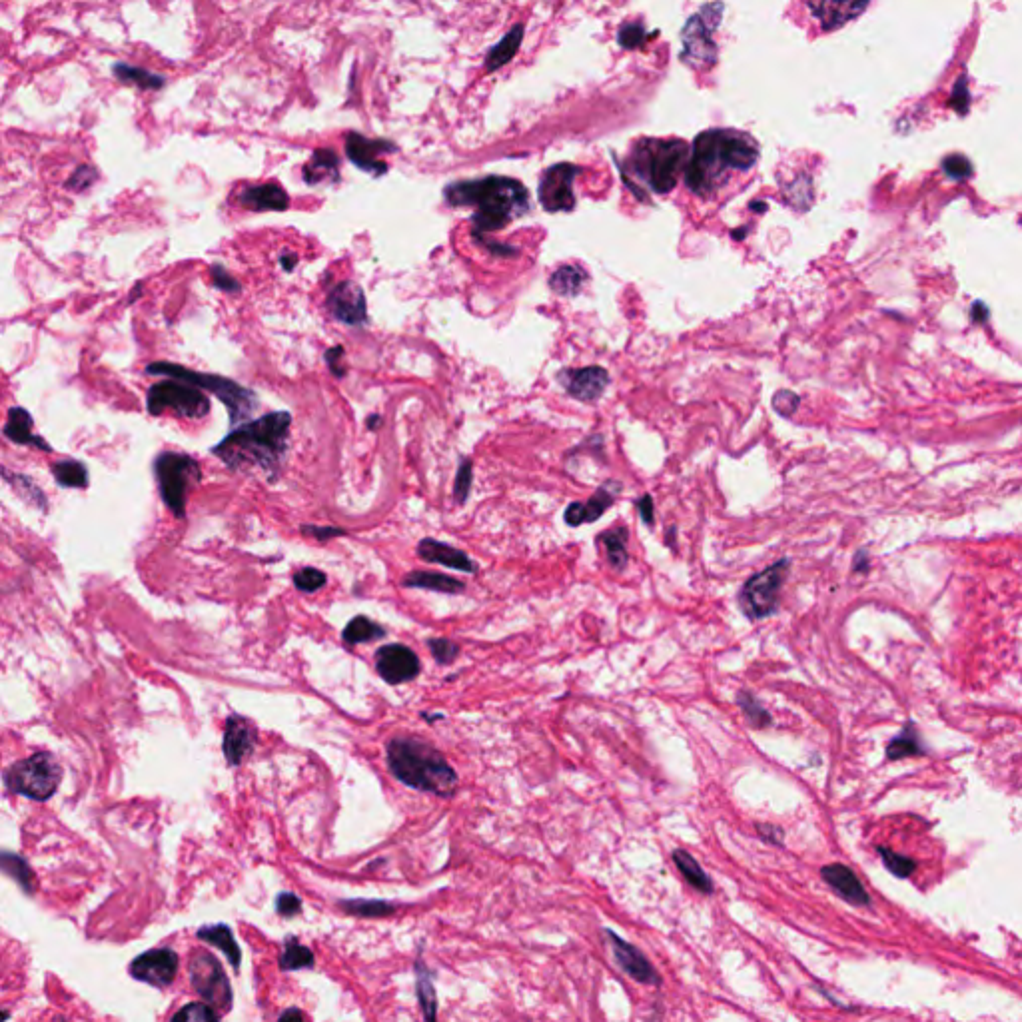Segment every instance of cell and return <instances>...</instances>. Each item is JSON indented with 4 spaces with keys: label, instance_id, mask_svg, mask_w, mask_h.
Masks as SVG:
<instances>
[{
    "label": "cell",
    "instance_id": "6da1fadb",
    "mask_svg": "<svg viewBox=\"0 0 1022 1022\" xmlns=\"http://www.w3.org/2000/svg\"><path fill=\"white\" fill-rule=\"evenodd\" d=\"M759 160L757 142L737 130L713 128L695 138L685 168V182L699 196L715 194L735 172H747Z\"/></svg>",
    "mask_w": 1022,
    "mask_h": 1022
},
{
    "label": "cell",
    "instance_id": "7a4b0ae2",
    "mask_svg": "<svg viewBox=\"0 0 1022 1022\" xmlns=\"http://www.w3.org/2000/svg\"><path fill=\"white\" fill-rule=\"evenodd\" d=\"M292 416L272 412L242 424L212 448V454L234 472L258 468L266 474L280 472L290 442Z\"/></svg>",
    "mask_w": 1022,
    "mask_h": 1022
},
{
    "label": "cell",
    "instance_id": "3957f363",
    "mask_svg": "<svg viewBox=\"0 0 1022 1022\" xmlns=\"http://www.w3.org/2000/svg\"><path fill=\"white\" fill-rule=\"evenodd\" d=\"M446 200L458 208H476V214L472 216L476 238L486 232L506 228L513 218L521 216L529 206L527 188L519 180L504 176H488L480 180L450 184L446 188Z\"/></svg>",
    "mask_w": 1022,
    "mask_h": 1022
},
{
    "label": "cell",
    "instance_id": "277c9868",
    "mask_svg": "<svg viewBox=\"0 0 1022 1022\" xmlns=\"http://www.w3.org/2000/svg\"><path fill=\"white\" fill-rule=\"evenodd\" d=\"M388 767L404 785L438 797H454L458 773L446 757L420 737H394L388 747Z\"/></svg>",
    "mask_w": 1022,
    "mask_h": 1022
},
{
    "label": "cell",
    "instance_id": "5b68a950",
    "mask_svg": "<svg viewBox=\"0 0 1022 1022\" xmlns=\"http://www.w3.org/2000/svg\"><path fill=\"white\" fill-rule=\"evenodd\" d=\"M689 146L683 140H641L629 152L627 166L655 194L671 192L689 162Z\"/></svg>",
    "mask_w": 1022,
    "mask_h": 1022
},
{
    "label": "cell",
    "instance_id": "8992f818",
    "mask_svg": "<svg viewBox=\"0 0 1022 1022\" xmlns=\"http://www.w3.org/2000/svg\"><path fill=\"white\" fill-rule=\"evenodd\" d=\"M146 374L166 376L170 380H180V382L196 386L200 390H208L228 408L230 424H242L244 420H248L252 416V412L258 406V396L252 390H248L224 376L200 374V372H194V370H188L184 366L170 364V362H154L146 368Z\"/></svg>",
    "mask_w": 1022,
    "mask_h": 1022
},
{
    "label": "cell",
    "instance_id": "52a82bcc",
    "mask_svg": "<svg viewBox=\"0 0 1022 1022\" xmlns=\"http://www.w3.org/2000/svg\"><path fill=\"white\" fill-rule=\"evenodd\" d=\"M60 781L62 767L48 751L34 753L10 765L4 773V785L12 793L32 801H48L56 793Z\"/></svg>",
    "mask_w": 1022,
    "mask_h": 1022
},
{
    "label": "cell",
    "instance_id": "ba28073f",
    "mask_svg": "<svg viewBox=\"0 0 1022 1022\" xmlns=\"http://www.w3.org/2000/svg\"><path fill=\"white\" fill-rule=\"evenodd\" d=\"M154 476L164 504L182 519L186 515L188 494L202 478L200 464L192 456L180 452H162L154 460Z\"/></svg>",
    "mask_w": 1022,
    "mask_h": 1022
},
{
    "label": "cell",
    "instance_id": "9c48e42d",
    "mask_svg": "<svg viewBox=\"0 0 1022 1022\" xmlns=\"http://www.w3.org/2000/svg\"><path fill=\"white\" fill-rule=\"evenodd\" d=\"M789 571L791 559L783 557L745 581L739 591V605L749 621L767 619L779 609L781 589L789 577Z\"/></svg>",
    "mask_w": 1022,
    "mask_h": 1022
},
{
    "label": "cell",
    "instance_id": "30bf717a",
    "mask_svg": "<svg viewBox=\"0 0 1022 1022\" xmlns=\"http://www.w3.org/2000/svg\"><path fill=\"white\" fill-rule=\"evenodd\" d=\"M146 408L150 416H162L174 412L180 418L202 420L210 414V400L206 394L180 380H164L148 388Z\"/></svg>",
    "mask_w": 1022,
    "mask_h": 1022
},
{
    "label": "cell",
    "instance_id": "8fae6325",
    "mask_svg": "<svg viewBox=\"0 0 1022 1022\" xmlns=\"http://www.w3.org/2000/svg\"><path fill=\"white\" fill-rule=\"evenodd\" d=\"M723 4H707L699 14H693L683 28V52L681 60L695 68H709L715 64L717 48L713 42V30L721 20Z\"/></svg>",
    "mask_w": 1022,
    "mask_h": 1022
},
{
    "label": "cell",
    "instance_id": "7c38bea8",
    "mask_svg": "<svg viewBox=\"0 0 1022 1022\" xmlns=\"http://www.w3.org/2000/svg\"><path fill=\"white\" fill-rule=\"evenodd\" d=\"M190 975L192 985L200 997L208 1001L210 1007L228 1009L232 1005V993L230 983L224 977V971L220 963L212 955H198L190 963Z\"/></svg>",
    "mask_w": 1022,
    "mask_h": 1022
},
{
    "label": "cell",
    "instance_id": "4fadbf2b",
    "mask_svg": "<svg viewBox=\"0 0 1022 1022\" xmlns=\"http://www.w3.org/2000/svg\"><path fill=\"white\" fill-rule=\"evenodd\" d=\"M579 168L567 162L547 168L539 182V202L547 212H569L575 206L573 180Z\"/></svg>",
    "mask_w": 1022,
    "mask_h": 1022
},
{
    "label": "cell",
    "instance_id": "5bb4252c",
    "mask_svg": "<svg viewBox=\"0 0 1022 1022\" xmlns=\"http://www.w3.org/2000/svg\"><path fill=\"white\" fill-rule=\"evenodd\" d=\"M392 152H398V146L390 140L366 138L360 132H350L346 136V156L362 172L384 176L388 172V164L382 160V156Z\"/></svg>",
    "mask_w": 1022,
    "mask_h": 1022
},
{
    "label": "cell",
    "instance_id": "9a60e30c",
    "mask_svg": "<svg viewBox=\"0 0 1022 1022\" xmlns=\"http://www.w3.org/2000/svg\"><path fill=\"white\" fill-rule=\"evenodd\" d=\"M376 669L386 683L400 685L416 679L422 671V665L418 655L410 647L402 643H392L378 649Z\"/></svg>",
    "mask_w": 1022,
    "mask_h": 1022
},
{
    "label": "cell",
    "instance_id": "2e32d148",
    "mask_svg": "<svg viewBox=\"0 0 1022 1022\" xmlns=\"http://www.w3.org/2000/svg\"><path fill=\"white\" fill-rule=\"evenodd\" d=\"M330 314L346 326H364L368 322V306L362 288L350 280L336 284L328 294Z\"/></svg>",
    "mask_w": 1022,
    "mask_h": 1022
},
{
    "label": "cell",
    "instance_id": "e0dca14e",
    "mask_svg": "<svg viewBox=\"0 0 1022 1022\" xmlns=\"http://www.w3.org/2000/svg\"><path fill=\"white\" fill-rule=\"evenodd\" d=\"M178 971V957L170 949H154L140 955L130 965V975L136 981L148 983L152 987H168Z\"/></svg>",
    "mask_w": 1022,
    "mask_h": 1022
},
{
    "label": "cell",
    "instance_id": "ac0fdd59",
    "mask_svg": "<svg viewBox=\"0 0 1022 1022\" xmlns=\"http://www.w3.org/2000/svg\"><path fill=\"white\" fill-rule=\"evenodd\" d=\"M605 935L611 943L615 963L621 967V971L627 977H631L633 981H637L641 985H661V977L657 975L653 965L647 961V957L637 947L623 941L619 935H615L609 929L605 931Z\"/></svg>",
    "mask_w": 1022,
    "mask_h": 1022
},
{
    "label": "cell",
    "instance_id": "d6986e66",
    "mask_svg": "<svg viewBox=\"0 0 1022 1022\" xmlns=\"http://www.w3.org/2000/svg\"><path fill=\"white\" fill-rule=\"evenodd\" d=\"M258 741V729L252 721L240 715H230L226 719L224 737H222V751L232 767H238L244 763V759L254 751Z\"/></svg>",
    "mask_w": 1022,
    "mask_h": 1022
},
{
    "label": "cell",
    "instance_id": "ffe728a7",
    "mask_svg": "<svg viewBox=\"0 0 1022 1022\" xmlns=\"http://www.w3.org/2000/svg\"><path fill=\"white\" fill-rule=\"evenodd\" d=\"M619 494H621L619 482H615V480L605 482L587 502H573L571 506H567V510L563 513L565 523L571 527H579L583 523H595L605 511L615 504Z\"/></svg>",
    "mask_w": 1022,
    "mask_h": 1022
},
{
    "label": "cell",
    "instance_id": "44dd1931",
    "mask_svg": "<svg viewBox=\"0 0 1022 1022\" xmlns=\"http://www.w3.org/2000/svg\"><path fill=\"white\" fill-rule=\"evenodd\" d=\"M559 380L563 382L567 394L579 402L599 400L609 386V374L599 366L561 372Z\"/></svg>",
    "mask_w": 1022,
    "mask_h": 1022
},
{
    "label": "cell",
    "instance_id": "7402d4cb",
    "mask_svg": "<svg viewBox=\"0 0 1022 1022\" xmlns=\"http://www.w3.org/2000/svg\"><path fill=\"white\" fill-rule=\"evenodd\" d=\"M821 877L849 905H855V907H869L871 905V899H869L865 887L861 885V881L857 879V875L849 867H845L841 863L827 865V867L821 869Z\"/></svg>",
    "mask_w": 1022,
    "mask_h": 1022
},
{
    "label": "cell",
    "instance_id": "603a6c76",
    "mask_svg": "<svg viewBox=\"0 0 1022 1022\" xmlns=\"http://www.w3.org/2000/svg\"><path fill=\"white\" fill-rule=\"evenodd\" d=\"M418 555L428 563H440L444 567L464 571V573H478V563L466 555L462 549H456L448 543H442L438 539H422L418 543Z\"/></svg>",
    "mask_w": 1022,
    "mask_h": 1022
},
{
    "label": "cell",
    "instance_id": "cb8c5ba5",
    "mask_svg": "<svg viewBox=\"0 0 1022 1022\" xmlns=\"http://www.w3.org/2000/svg\"><path fill=\"white\" fill-rule=\"evenodd\" d=\"M238 198L240 204L252 212H284L290 206L288 194L272 182L244 188Z\"/></svg>",
    "mask_w": 1022,
    "mask_h": 1022
},
{
    "label": "cell",
    "instance_id": "d4e9b609",
    "mask_svg": "<svg viewBox=\"0 0 1022 1022\" xmlns=\"http://www.w3.org/2000/svg\"><path fill=\"white\" fill-rule=\"evenodd\" d=\"M304 182L318 186L324 182H336L340 178V158L332 148H318L302 168Z\"/></svg>",
    "mask_w": 1022,
    "mask_h": 1022
},
{
    "label": "cell",
    "instance_id": "484cf974",
    "mask_svg": "<svg viewBox=\"0 0 1022 1022\" xmlns=\"http://www.w3.org/2000/svg\"><path fill=\"white\" fill-rule=\"evenodd\" d=\"M32 428H34L32 416L24 408L16 406V408L8 410V418L4 424V436L10 442H14L18 446H36L44 452H52V448L40 436L32 434Z\"/></svg>",
    "mask_w": 1022,
    "mask_h": 1022
},
{
    "label": "cell",
    "instance_id": "4316f807",
    "mask_svg": "<svg viewBox=\"0 0 1022 1022\" xmlns=\"http://www.w3.org/2000/svg\"><path fill=\"white\" fill-rule=\"evenodd\" d=\"M809 8L821 20L825 30L843 26L867 8V2H811Z\"/></svg>",
    "mask_w": 1022,
    "mask_h": 1022
},
{
    "label": "cell",
    "instance_id": "83f0119b",
    "mask_svg": "<svg viewBox=\"0 0 1022 1022\" xmlns=\"http://www.w3.org/2000/svg\"><path fill=\"white\" fill-rule=\"evenodd\" d=\"M404 585L438 591V593H452V595L462 593L466 589L464 581L444 575V573H436V571H412L404 577Z\"/></svg>",
    "mask_w": 1022,
    "mask_h": 1022
},
{
    "label": "cell",
    "instance_id": "f1b7e54d",
    "mask_svg": "<svg viewBox=\"0 0 1022 1022\" xmlns=\"http://www.w3.org/2000/svg\"><path fill=\"white\" fill-rule=\"evenodd\" d=\"M627 539H629V535H627V529L623 525L605 529L597 537V545H601L605 549L609 565L613 569H617V571H623L627 567V563H629Z\"/></svg>",
    "mask_w": 1022,
    "mask_h": 1022
},
{
    "label": "cell",
    "instance_id": "f546056e",
    "mask_svg": "<svg viewBox=\"0 0 1022 1022\" xmlns=\"http://www.w3.org/2000/svg\"><path fill=\"white\" fill-rule=\"evenodd\" d=\"M112 74L116 76L118 82L136 86L140 90H160L166 84L164 76L154 74V72L134 66V64H126V62H116L112 66Z\"/></svg>",
    "mask_w": 1022,
    "mask_h": 1022
},
{
    "label": "cell",
    "instance_id": "4dcf8cb0",
    "mask_svg": "<svg viewBox=\"0 0 1022 1022\" xmlns=\"http://www.w3.org/2000/svg\"><path fill=\"white\" fill-rule=\"evenodd\" d=\"M673 863L675 867L679 869V873L687 879V883L697 889L699 893L703 895H713L715 887L711 883V879L707 877V873L703 871V867L695 861V857H691L687 851L683 849H677L673 851Z\"/></svg>",
    "mask_w": 1022,
    "mask_h": 1022
},
{
    "label": "cell",
    "instance_id": "1f68e13d",
    "mask_svg": "<svg viewBox=\"0 0 1022 1022\" xmlns=\"http://www.w3.org/2000/svg\"><path fill=\"white\" fill-rule=\"evenodd\" d=\"M521 40H523V24H517V26H513V28H511L510 34H508L504 40H500V42H498V44L490 50V54H488V58H486V70H488V72H494V70H498V68L506 66V64L510 62L511 58L517 54Z\"/></svg>",
    "mask_w": 1022,
    "mask_h": 1022
},
{
    "label": "cell",
    "instance_id": "d6a6232c",
    "mask_svg": "<svg viewBox=\"0 0 1022 1022\" xmlns=\"http://www.w3.org/2000/svg\"><path fill=\"white\" fill-rule=\"evenodd\" d=\"M384 635H386V629H384L382 625L374 623L372 619L364 617V615L354 617V619L346 625V629H344V633H342V637H344V641H346L348 645L370 643V641L382 639Z\"/></svg>",
    "mask_w": 1022,
    "mask_h": 1022
},
{
    "label": "cell",
    "instance_id": "836d02e7",
    "mask_svg": "<svg viewBox=\"0 0 1022 1022\" xmlns=\"http://www.w3.org/2000/svg\"><path fill=\"white\" fill-rule=\"evenodd\" d=\"M52 476L62 488L84 490L88 486V470L76 460H60L52 466Z\"/></svg>",
    "mask_w": 1022,
    "mask_h": 1022
},
{
    "label": "cell",
    "instance_id": "e575fe53",
    "mask_svg": "<svg viewBox=\"0 0 1022 1022\" xmlns=\"http://www.w3.org/2000/svg\"><path fill=\"white\" fill-rule=\"evenodd\" d=\"M737 705L751 729H765L773 723V717L769 715V711L755 699V695L751 691L741 689L737 693Z\"/></svg>",
    "mask_w": 1022,
    "mask_h": 1022
},
{
    "label": "cell",
    "instance_id": "d590c367",
    "mask_svg": "<svg viewBox=\"0 0 1022 1022\" xmlns=\"http://www.w3.org/2000/svg\"><path fill=\"white\" fill-rule=\"evenodd\" d=\"M925 749L921 747V739L915 731L913 725H907L903 729L901 735H897L889 747H887V755L889 759L893 761H899V759H905V757H913V755H923Z\"/></svg>",
    "mask_w": 1022,
    "mask_h": 1022
},
{
    "label": "cell",
    "instance_id": "8d00e7d4",
    "mask_svg": "<svg viewBox=\"0 0 1022 1022\" xmlns=\"http://www.w3.org/2000/svg\"><path fill=\"white\" fill-rule=\"evenodd\" d=\"M583 282H585V272H581L575 266H563L549 278V286L559 296L579 294V290L583 288Z\"/></svg>",
    "mask_w": 1022,
    "mask_h": 1022
},
{
    "label": "cell",
    "instance_id": "74e56055",
    "mask_svg": "<svg viewBox=\"0 0 1022 1022\" xmlns=\"http://www.w3.org/2000/svg\"><path fill=\"white\" fill-rule=\"evenodd\" d=\"M198 937H200V939H204V941H208V943H212V945H216L220 951H224V953H226V957L230 959L232 967H238V965H240V949L236 947L234 937H232V933H230V929H228V927H222V925H218V927H206V929H202V931L198 933Z\"/></svg>",
    "mask_w": 1022,
    "mask_h": 1022
},
{
    "label": "cell",
    "instance_id": "f35d334b",
    "mask_svg": "<svg viewBox=\"0 0 1022 1022\" xmlns=\"http://www.w3.org/2000/svg\"><path fill=\"white\" fill-rule=\"evenodd\" d=\"M472 482H474V462L464 458L460 462V468H458V476H456V484H454V498H456V504L464 506L470 498V492H472Z\"/></svg>",
    "mask_w": 1022,
    "mask_h": 1022
},
{
    "label": "cell",
    "instance_id": "ab89813d",
    "mask_svg": "<svg viewBox=\"0 0 1022 1022\" xmlns=\"http://www.w3.org/2000/svg\"><path fill=\"white\" fill-rule=\"evenodd\" d=\"M879 853H881V857H883L885 867H887L891 873H895L897 877H901V879L911 877V875L915 873V869H917V863H915L913 859L903 857V855H899V853H895V851H889L887 847H879Z\"/></svg>",
    "mask_w": 1022,
    "mask_h": 1022
},
{
    "label": "cell",
    "instance_id": "60d3db41",
    "mask_svg": "<svg viewBox=\"0 0 1022 1022\" xmlns=\"http://www.w3.org/2000/svg\"><path fill=\"white\" fill-rule=\"evenodd\" d=\"M172 1022H218V1015L210 1005L192 1003L180 1009Z\"/></svg>",
    "mask_w": 1022,
    "mask_h": 1022
},
{
    "label": "cell",
    "instance_id": "b9f144b4",
    "mask_svg": "<svg viewBox=\"0 0 1022 1022\" xmlns=\"http://www.w3.org/2000/svg\"><path fill=\"white\" fill-rule=\"evenodd\" d=\"M428 647L434 655V659L440 663V665H450L456 661V657L460 655V645L446 639V637H434V639H428Z\"/></svg>",
    "mask_w": 1022,
    "mask_h": 1022
},
{
    "label": "cell",
    "instance_id": "7bdbcfd3",
    "mask_svg": "<svg viewBox=\"0 0 1022 1022\" xmlns=\"http://www.w3.org/2000/svg\"><path fill=\"white\" fill-rule=\"evenodd\" d=\"M326 573L314 567H304L294 575V585L304 593H314L326 585Z\"/></svg>",
    "mask_w": 1022,
    "mask_h": 1022
},
{
    "label": "cell",
    "instance_id": "ee69618b",
    "mask_svg": "<svg viewBox=\"0 0 1022 1022\" xmlns=\"http://www.w3.org/2000/svg\"><path fill=\"white\" fill-rule=\"evenodd\" d=\"M943 170L953 180H967L973 174V164L959 154H951L943 160Z\"/></svg>",
    "mask_w": 1022,
    "mask_h": 1022
},
{
    "label": "cell",
    "instance_id": "f6af8a7d",
    "mask_svg": "<svg viewBox=\"0 0 1022 1022\" xmlns=\"http://www.w3.org/2000/svg\"><path fill=\"white\" fill-rule=\"evenodd\" d=\"M96 178H98V172H96L92 166L82 164V166H78V168L74 170V174L66 180V184H64V186H66L68 190L84 192V190H88V188L96 182Z\"/></svg>",
    "mask_w": 1022,
    "mask_h": 1022
},
{
    "label": "cell",
    "instance_id": "bcb514c9",
    "mask_svg": "<svg viewBox=\"0 0 1022 1022\" xmlns=\"http://www.w3.org/2000/svg\"><path fill=\"white\" fill-rule=\"evenodd\" d=\"M647 40V32L645 28L639 24V22H631V24H625L621 30H619V44L623 48H639L643 46Z\"/></svg>",
    "mask_w": 1022,
    "mask_h": 1022
},
{
    "label": "cell",
    "instance_id": "7dc6e473",
    "mask_svg": "<svg viewBox=\"0 0 1022 1022\" xmlns=\"http://www.w3.org/2000/svg\"><path fill=\"white\" fill-rule=\"evenodd\" d=\"M210 276H212V282L218 290L222 292H228V294H238L242 290L240 282L220 264H212L210 266Z\"/></svg>",
    "mask_w": 1022,
    "mask_h": 1022
},
{
    "label": "cell",
    "instance_id": "c3c4849f",
    "mask_svg": "<svg viewBox=\"0 0 1022 1022\" xmlns=\"http://www.w3.org/2000/svg\"><path fill=\"white\" fill-rule=\"evenodd\" d=\"M314 963L312 959V953L300 945H288L284 957H282V967L286 969H302V967H310Z\"/></svg>",
    "mask_w": 1022,
    "mask_h": 1022
},
{
    "label": "cell",
    "instance_id": "681fc988",
    "mask_svg": "<svg viewBox=\"0 0 1022 1022\" xmlns=\"http://www.w3.org/2000/svg\"><path fill=\"white\" fill-rule=\"evenodd\" d=\"M773 408H775V412H777L779 416L789 418V416H793V414L797 412V408H799V396H797V394H793V392H789V390H781V392H777V394H775V398H773Z\"/></svg>",
    "mask_w": 1022,
    "mask_h": 1022
},
{
    "label": "cell",
    "instance_id": "f907efd6",
    "mask_svg": "<svg viewBox=\"0 0 1022 1022\" xmlns=\"http://www.w3.org/2000/svg\"><path fill=\"white\" fill-rule=\"evenodd\" d=\"M420 997H422V1005H424L428 1022H436V995H434V987L428 981V977H420Z\"/></svg>",
    "mask_w": 1022,
    "mask_h": 1022
},
{
    "label": "cell",
    "instance_id": "816d5d0a",
    "mask_svg": "<svg viewBox=\"0 0 1022 1022\" xmlns=\"http://www.w3.org/2000/svg\"><path fill=\"white\" fill-rule=\"evenodd\" d=\"M757 833L759 837L765 841V843H771V845H777L781 847L783 845V829L777 827V825H771V823H757Z\"/></svg>",
    "mask_w": 1022,
    "mask_h": 1022
},
{
    "label": "cell",
    "instance_id": "f5cc1de1",
    "mask_svg": "<svg viewBox=\"0 0 1022 1022\" xmlns=\"http://www.w3.org/2000/svg\"><path fill=\"white\" fill-rule=\"evenodd\" d=\"M342 360H344V348H342V346L330 348V350L326 352V364L330 366V370H332V374H334L336 378H344V376H346V368H344Z\"/></svg>",
    "mask_w": 1022,
    "mask_h": 1022
},
{
    "label": "cell",
    "instance_id": "db71d44e",
    "mask_svg": "<svg viewBox=\"0 0 1022 1022\" xmlns=\"http://www.w3.org/2000/svg\"><path fill=\"white\" fill-rule=\"evenodd\" d=\"M635 506H637V511H639V515H641L643 523L651 527V525L655 523V506H653V498H651L649 494H645V496H641V498L635 502Z\"/></svg>",
    "mask_w": 1022,
    "mask_h": 1022
},
{
    "label": "cell",
    "instance_id": "11a10c76",
    "mask_svg": "<svg viewBox=\"0 0 1022 1022\" xmlns=\"http://www.w3.org/2000/svg\"><path fill=\"white\" fill-rule=\"evenodd\" d=\"M302 533L312 535V537H316L320 541H326V539H332V537H338V535H346V531L338 529V527H312V525H304Z\"/></svg>",
    "mask_w": 1022,
    "mask_h": 1022
},
{
    "label": "cell",
    "instance_id": "9f6ffc18",
    "mask_svg": "<svg viewBox=\"0 0 1022 1022\" xmlns=\"http://www.w3.org/2000/svg\"><path fill=\"white\" fill-rule=\"evenodd\" d=\"M953 106L965 114L967 108H969V90H967V82L965 80H959L957 86H955V92H953Z\"/></svg>",
    "mask_w": 1022,
    "mask_h": 1022
},
{
    "label": "cell",
    "instance_id": "6f0895ef",
    "mask_svg": "<svg viewBox=\"0 0 1022 1022\" xmlns=\"http://www.w3.org/2000/svg\"><path fill=\"white\" fill-rule=\"evenodd\" d=\"M278 909L282 915H294L300 909V901L292 895H282L278 901Z\"/></svg>",
    "mask_w": 1022,
    "mask_h": 1022
},
{
    "label": "cell",
    "instance_id": "680465c9",
    "mask_svg": "<svg viewBox=\"0 0 1022 1022\" xmlns=\"http://www.w3.org/2000/svg\"><path fill=\"white\" fill-rule=\"evenodd\" d=\"M280 266H282L284 272H292L298 266V256L292 254V252H284L280 256Z\"/></svg>",
    "mask_w": 1022,
    "mask_h": 1022
},
{
    "label": "cell",
    "instance_id": "91938a15",
    "mask_svg": "<svg viewBox=\"0 0 1022 1022\" xmlns=\"http://www.w3.org/2000/svg\"><path fill=\"white\" fill-rule=\"evenodd\" d=\"M987 316H989V310H987L983 304H975V308H973V320H975V322H985V320H987Z\"/></svg>",
    "mask_w": 1022,
    "mask_h": 1022
},
{
    "label": "cell",
    "instance_id": "94428289",
    "mask_svg": "<svg viewBox=\"0 0 1022 1022\" xmlns=\"http://www.w3.org/2000/svg\"><path fill=\"white\" fill-rule=\"evenodd\" d=\"M278 1022H304V1017H302V1013L298 1009H292V1011L284 1013L282 1019Z\"/></svg>",
    "mask_w": 1022,
    "mask_h": 1022
},
{
    "label": "cell",
    "instance_id": "6125c7cd",
    "mask_svg": "<svg viewBox=\"0 0 1022 1022\" xmlns=\"http://www.w3.org/2000/svg\"><path fill=\"white\" fill-rule=\"evenodd\" d=\"M380 424H382V416L374 414V416H370V418H368V428H370V430H378V428H380Z\"/></svg>",
    "mask_w": 1022,
    "mask_h": 1022
},
{
    "label": "cell",
    "instance_id": "be15d7a7",
    "mask_svg": "<svg viewBox=\"0 0 1022 1022\" xmlns=\"http://www.w3.org/2000/svg\"><path fill=\"white\" fill-rule=\"evenodd\" d=\"M140 294H142V284H136V286H134V290H132V294H130V298H128V304H132V302H134Z\"/></svg>",
    "mask_w": 1022,
    "mask_h": 1022
},
{
    "label": "cell",
    "instance_id": "e7e4bbea",
    "mask_svg": "<svg viewBox=\"0 0 1022 1022\" xmlns=\"http://www.w3.org/2000/svg\"><path fill=\"white\" fill-rule=\"evenodd\" d=\"M667 535H669V537H667V541H669V545H673V535H675V527H669V531H667Z\"/></svg>",
    "mask_w": 1022,
    "mask_h": 1022
}]
</instances>
